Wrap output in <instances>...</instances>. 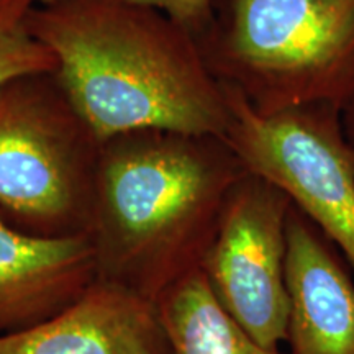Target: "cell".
Returning a JSON list of instances; mask_svg holds the SVG:
<instances>
[{"instance_id": "cell-7", "label": "cell", "mask_w": 354, "mask_h": 354, "mask_svg": "<svg viewBox=\"0 0 354 354\" xmlns=\"http://www.w3.org/2000/svg\"><path fill=\"white\" fill-rule=\"evenodd\" d=\"M286 234L290 354H354V282L336 246L294 205Z\"/></svg>"}, {"instance_id": "cell-4", "label": "cell", "mask_w": 354, "mask_h": 354, "mask_svg": "<svg viewBox=\"0 0 354 354\" xmlns=\"http://www.w3.org/2000/svg\"><path fill=\"white\" fill-rule=\"evenodd\" d=\"M99 149L55 74L7 84L0 91V210L44 228L91 214Z\"/></svg>"}, {"instance_id": "cell-6", "label": "cell", "mask_w": 354, "mask_h": 354, "mask_svg": "<svg viewBox=\"0 0 354 354\" xmlns=\"http://www.w3.org/2000/svg\"><path fill=\"white\" fill-rule=\"evenodd\" d=\"M290 198L251 172L234 184L201 269L225 312L256 342L287 339V216Z\"/></svg>"}, {"instance_id": "cell-1", "label": "cell", "mask_w": 354, "mask_h": 354, "mask_svg": "<svg viewBox=\"0 0 354 354\" xmlns=\"http://www.w3.org/2000/svg\"><path fill=\"white\" fill-rule=\"evenodd\" d=\"M55 76L94 138L167 130L225 138L227 94L197 35L130 0H55L30 15Z\"/></svg>"}, {"instance_id": "cell-11", "label": "cell", "mask_w": 354, "mask_h": 354, "mask_svg": "<svg viewBox=\"0 0 354 354\" xmlns=\"http://www.w3.org/2000/svg\"><path fill=\"white\" fill-rule=\"evenodd\" d=\"M39 0H0V91L20 77L55 74L56 59L30 26Z\"/></svg>"}, {"instance_id": "cell-12", "label": "cell", "mask_w": 354, "mask_h": 354, "mask_svg": "<svg viewBox=\"0 0 354 354\" xmlns=\"http://www.w3.org/2000/svg\"><path fill=\"white\" fill-rule=\"evenodd\" d=\"M130 2L143 3L167 13L190 32L196 33L197 38L207 33L214 20L212 0H130Z\"/></svg>"}, {"instance_id": "cell-5", "label": "cell", "mask_w": 354, "mask_h": 354, "mask_svg": "<svg viewBox=\"0 0 354 354\" xmlns=\"http://www.w3.org/2000/svg\"><path fill=\"white\" fill-rule=\"evenodd\" d=\"M223 88L225 140L246 171L281 189L354 268V149L342 107L318 102L259 113L240 92Z\"/></svg>"}, {"instance_id": "cell-14", "label": "cell", "mask_w": 354, "mask_h": 354, "mask_svg": "<svg viewBox=\"0 0 354 354\" xmlns=\"http://www.w3.org/2000/svg\"><path fill=\"white\" fill-rule=\"evenodd\" d=\"M48 2H55V0H39V3H48Z\"/></svg>"}, {"instance_id": "cell-15", "label": "cell", "mask_w": 354, "mask_h": 354, "mask_svg": "<svg viewBox=\"0 0 354 354\" xmlns=\"http://www.w3.org/2000/svg\"><path fill=\"white\" fill-rule=\"evenodd\" d=\"M141 354H149V353H141Z\"/></svg>"}, {"instance_id": "cell-8", "label": "cell", "mask_w": 354, "mask_h": 354, "mask_svg": "<svg viewBox=\"0 0 354 354\" xmlns=\"http://www.w3.org/2000/svg\"><path fill=\"white\" fill-rule=\"evenodd\" d=\"M95 250L84 233L32 234L0 210V336L30 328L91 287Z\"/></svg>"}, {"instance_id": "cell-13", "label": "cell", "mask_w": 354, "mask_h": 354, "mask_svg": "<svg viewBox=\"0 0 354 354\" xmlns=\"http://www.w3.org/2000/svg\"><path fill=\"white\" fill-rule=\"evenodd\" d=\"M342 122L344 135H346L349 145L354 149V97L342 109Z\"/></svg>"}, {"instance_id": "cell-9", "label": "cell", "mask_w": 354, "mask_h": 354, "mask_svg": "<svg viewBox=\"0 0 354 354\" xmlns=\"http://www.w3.org/2000/svg\"><path fill=\"white\" fill-rule=\"evenodd\" d=\"M151 300L122 284L88 287L59 313L0 336V354H161Z\"/></svg>"}, {"instance_id": "cell-3", "label": "cell", "mask_w": 354, "mask_h": 354, "mask_svg": "<svg viewBox=\"0 0 354 354\" xmlns=\"http://www.w3.org/2000/svg\"><path fill=\"white\" fill-rule=\"evenodd\" d=\"M210 69L259 113L354 97V0H212Z\"/></svg>"}, {"instance_id": "cell-2", "label": "cell", "mask_w": 354, "mask_h": 354, "mask_svg": "<svg viewBox=\"0 0 354 354\" xmlns=\"http://www.w3.org/2000/svg\"><path fill=\"white\" fill-rule=\"evenodd\" d=\"M246 172L220 136L141 130L104 141L92 214L128 289L154 304L176 279L197 269Z\"/></svg>"}, {"instance_id": "cell-10", "label": "cell", "mask_w": 354, "mask_h": 354, "mask_svg": "<svg viewBox=\"0 0 354 354\" xmlns=\"http://www.w3.org/2000/svg\"><path fill=\"white\" fill-rule=\"evenodd\" d=\"M154 308L171 354H284L256 342L225 312L198 268L167 286Z\"/></svg>"}]
</instances>
